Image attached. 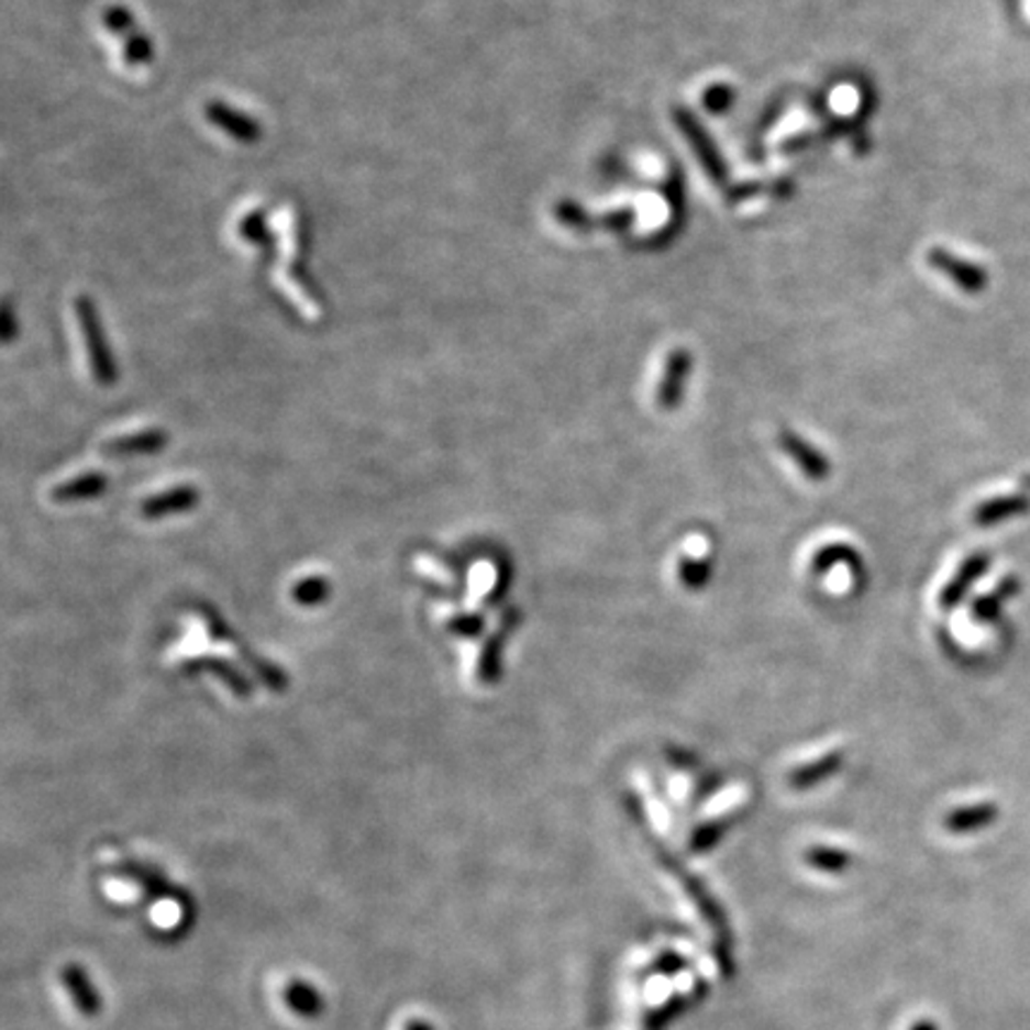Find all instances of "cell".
I'll return each instance as SVG.
<instances>
[{
  "mask_svg": "<svg viewBox=\"0 0 1030 1030\" xmlns=\"http://www.w3.org/2000/svg\"><path fill=\"white\" fill-rule=\"evenodd\" d=\"M778 446L780 451L789 456L801 475L809 479V483H826L830 477V461L826 458L823 451H818L813 444H809L804 436H799L793 430H780L778 432Z\"/></svg>",
  "mask_w": 1030,
  "mask_h": 1030,
  "instance_id": "6",
  "label": "cell"
},
{
  "mask_svg": "<svg viewBox=\"0 0 1030 1030\" xmlns=\"http://www.w3.org/2000/svg\"><path fill=\"white\" fill-rule=\"evenodd\" d=\"M838 563H862L856 556V552L852 546H846V544H828L823 549H818V552L813 554V561H811V571L816 575H821L826 571H830L832 566H838Z\"/></svg>",
  "mask_w": 1030,
  "mask_h": 1030,
  "instance_id": "23",
  "label": "cell"
},
{
  "mask_svg": "<svg viewBox=\"0 0 1030 1030\" xmlns=\"http://www.w3.org/2000/svg\"><path fill=\"white\" fill-rule=\"evenodd\" d=\"M1014 589H1016V583H1009V580L1001 583L995 595L983 597V599H978L976 603H973V611H971L973 618H976V620H995L999 616L1001 599H1007L1009 595H1014Z\"/></svg>",
  "mask_w": 1030,
  "mask_h": 1030,
  "instance_id": "26",
  "label": "cell"
},
{
  "mask_svg": "<svg viewBox=\"0 0 1030 1030\" xmlns=\"http://www.w3.org/2000/svg\"><path fill=\"white\" fill-rule=\"evenodd\" d=\"M997 818V809L993 804H976V807H964L948 813L944 818V828L950 832H971L990 826Z\"/></svg>",
  "mask_w": 1030,
  "mask_h": 1030,
  "instance_id": "18",
  "label": "cell"
},
{
  "mask_svg": "<svg viewBox=\"0 0 1030 1030\" xmlns=\"http://www.w3.org/2000/svg\"><path fill=\"white\" fill-rule=\"evenodd\" d=\"M185 671H187V673H201V671L213 673L215 677H220V680L232 689V693H234L236 697H242V699L251 697V693H253L251 683H248L246 677H244L242 673H239L234 666H230L228 661H220V658H199V661L187 663Z\"/></svg>",
  "mask_w": 1030,
  "mask_h": 1030,
  "instance_id": "15",
  "label": "cell"
},
{
  "mask_svg": "<svg viewBox=\"0 0 1030 1030\" xmlns=\"http://www.w3.org/2000/svg\"><path fill=\"white\" fill-rule=\"evenodd\" d=\"M115 871L120 873V876L130 878V881H134L136 885L144 887L146 895H151V897L175 899V901H179V905L185 907V909L191 907V899H189L185 893H181L179 887L169 885V883L163 878V873H158V871H153V868H148V866H141V864H134V862H126V864L118 866Z\"/></svg>",
  "mask_w": 1030,
  "mask_h": 1030,
  "instance_id": "11",
  "label": "cell"
},
{
  "mask_svg": "<svg viewBox=\"0 0 1030 1030\" xmlns=\"http://www.w3.org/2000/svg\"><path fill=\"white\" fill-rule=\"evenodd\" d=\"M196 503H199V491L193 487H175L141 503V516L148 520H158L165 516L189 511Z\"/></svg>",
  "mask_w": 1030,
  "mask_h": 1030,
  "instance_id": "13",
  "label": "cell"
},
{
  "mask_svg": "<svg viewBox=\"0 0 1030 1030\" xmlns=\"http://www.w3.org/2000/svg\"><path fill=\"white\" fill-rule=\"evenodd\" d=\"M693 375V354L687 348H675L663 365L661 383L656 389V406L661 411H677L683 403L687 379Z\"/></svg>",
  "mask_w": 1030,
  "mask_h": 1030,
  "instance_id": "5",
  "label": "cell"
},
{
  "mask_svg": "<svg viewBox=\"0 0 1030 1030\" xmlns=\"http://www.w3.org/2000/svg\"><path fill=\"white\" fill-rule=\"evenodd\" d=\"M239 234H242L244 242L258 246L261 251H267L265 246H273L275 239L270 234V228H267V218L263 210H253V213H246L239 222Z\"/></svg>",
  "mask_w": 1030,
  "mask_h": 1030,
  "instance_id": "20",
  "label": "cell"
},
{
  "mask_svg": "<svg viewBox=\"0 0 1030 1030\" xmlns=\"http://www.w3.org/2000/svg\"><path fill=\"white\" fill-rule=\"evenodd\" d=\"M448 630L458 632V634H477L479 630H483V618H479V616H458V618L451 620Z\"/></svg>",
  "mask_w": 1030,
  "mask_h": 1030,
  "instance_id": "30",
  "label": "cell"
},
{
  "mask_svg": "<svg viewBox=\"0 0 1030 1030\" xmlns=\"http://www.w3.org/2000/svg\"><path fill=\"white\" fill-rule=\"evenodd\" d=\"M3 320H5L3 339L10 344V342H12V336H15V320H12V308H10V303H5V308H3Z\"/></svg>",
  "mask_w": 1030,
  "mask_h": 1030,
  "instance_id": "31",
  "label": "cell"
},
{
  "mask_svg": "<svg viewBox=\"0 0 1030 1030\" xmlns=\"http://www.w3.org/2000/svg\"><path fill=\"white\" fill-rule=\"evenodd\" d=\"M809 862L816 866H832V868H842L846 864V854L842 852H832V850H813L809 854Z\"/></svg>",
  "mask_w": 1030,
  "mask_h": 1030,
  "instance_id": "29",
  "label": "cell"
},
{
  "mask_svg": "<svg viewBox=\"0 0 1030 1030\" xmlns=\"http://www.w3.org/2000/svg\"><path fill=\"white\" fill-rule=\"evenodd\" d=\"M735 98L738 93L730 87V84H713V87L704 91L701 103L709 112H713V115H723V112H728L732 103H735Z\"/></svg>",
  "mask_w": 1030,
  "mask_h": 1030,
  "instance_id": "25",
  "label": "cell"
},
{
  "mask_svg": "<svg viewBox=\"0 0 1030 1030\" xmlns=\"http://www.w3.org/2000/svg\"><path fill=\"white\" fill-rule=\"evenodd\" d=\"M75 318L79 324V332L84 339V346H87V356L91 373L96 377V383L101 387H112L118 383V363L110 354L106 330H103V320H101V310H98L96 301L91 296L81 294L75 299Z\"/></svg>",
  "mask_w": 1030,
  "mask_h": 1030,
  "instance_id": "1",
  "label": "cell"
},
{
  "mask_svg": "<svg viewBox=\"0 0 1030 1030\" xmlns=\"http://www.w3.org/2000/svg\"><path fill=\"white\" fill-rule=\"evenodd\" d=\"M513 618H518L516 613L511 616H506L503 618V625L499 628V632L494 634V638L485 644V652L483 656H479V663H477V675H479V680H483L485 685L494 683V680H499V656H501V644L506 640V634L508 630H511V623H513Z\"/></svg>",
  "mask_w": 1030,
  "mask_h": 1030,
  "instance_id": "19",
  "label": "cell"
},
{
  "mask_svg": "<svg viewBox=\"0 0 1030 1030\" xmlns=\"http://www.w3.org/2000/svg\"><path fill=\"white\" fill-rule=\"evenodd\" d=\"M677 577L685 589H701L704 585H709L711 580V563L707 558H693V556H683L680 563H677Z\"/></svg>",
  "mask_w": 1030,
  "mask_h": 1030,
  "instance_id": "22",
  "label": "cell"
},
{
  "mask_svg": "<svg viewBox=\"0 0 1030 1030\" xmlns=\"http://www.w3.org/2000/svg\"><path fill=\"white\" fill-rule=\"evenodd\" d=\"M928 263L940 270L942 275H948L952 281H956L964 291H981L985 285V273L978 265H971L962 258L952 256L950 251L944 248H930L928 251Z\"/></svg>",
  "mask_w": 1030,
  "mask_h": 1030,
  "instance_id": "8",
  "label": "cell"
},
{
  "mask_svg": "<svg viewBox=\"0 0 1030 1030\" xmlns=\"http://www.w3.org/2000/svg\"><path fill=\"white\" fill-rule=\"evenodd\" d=\"M842 766H844V752L830 750L821 756L807 761V764L797 766L795 771H789L787 783L793 789H811L816 785L826 783L828 778H832V775H835Z\"/></svg>",
  "mask_w": 1030,
  "mask_h": 1030,
  "instance_id": "9",
  "label": "cell"
},
{
  "mask_svg": "<svg viewBox=\"0 0 1030 1030\" xmlns=\"http://www.w3.org/2000/svg\"><path fill=\"white\" fill-rule=\"evenodd\" d=\"M987 566H990V556H987V554L981 552V554L968 556V558L962 563V566H959V571L954 573L952 580L942 587L940 599H938L940 609H944V611L954 609V606L966 597V591H968L973 585H976V580L987 571Z\"/></svg>",
  "mask_w": 1030,
  "mask_h": 1030,
  "instance_id": "7",
  "label": "cell"
},
{
  "mask_svg": "<svg viewBox=\"0 0 1030 1030\" xmlns=\"http://www.w3.org/2000/svg\"><path fill=\"white\" fill-rule=\"evenodd\" d=\"M1030 508V501L1026 497H1001V499H990L983 501L976 511H973V523L981 528H990L1001 523V520H1009L1026 513Z\"/></svg>",
  "mask_w": 1030,
  "mask_h": 1030,
  "instance_id": "14",
  "label": "cell"
},
{
  "mask_svg": "<svg viewBox=\"0 0 1030 1030\" xmlns=\"http://www.w3.org/2000/svg\"><path fill=\"white\" fill-rule=\"evenodd\" d=\"M103 26L106 30L112 34V36H122L126 38L130 34H134L139 26H136V18H134V12L130 8H124V5H108L103 10Z\"/></svg>",
  "mask_w": 1030,
  "mask_h": 1030,
  "instance_id": "24",
  "label": "cell"
},
{
  "mask_svg": "<svg viewBox=\"0 0 1030 1030\" xmlns=\"http://www.w3.org/2000/svg\"><path fill=\"white\" fill-rule=\"evenodd\" d=\"M673 120L677 124V130H680L683 136L687 139V144L693 146L695 155L699 158L701 167L707 169V175L711 177L713 185H726V181H728V165L723 163L721 153H718L711 136L704 132V126L695 118V112H689L687 108H673Z\"/></svg>",
  "mask_w": 1030,
  "mask_h": 1030,
  "instance_id": "2",
  "label": "cell"
},
{
  "mask_svg": "<svg viewBox=\"0 0 1030 1030\" xmlns=\"http://www.w3.org/2000/svg\"><path fill=\"white\" fill-rule=\"evenodd\" d=\"M203 118L236 144L253 146L263 139V126L256 118L224 101H208L203 106Z\"/></svg>",
  "mask_w": 1030,
  "mask_h": 1030,
  "instance_id": "3",
  "label": "cell"
},
{
  "mask_svg": "<svg viewBox=\"0 0 1030 1030\" xmlns=\"http://www.w3.org/2000/svg\"><path fill=\"white\" fill-rule=\"evenodd\" d=\"M554 215L561 224H566V228H573V230H580V232H587L591 224H595V218H589L587 210L573 201H561L554 208Z\"/></svg>",
  "mask_w": 1030,
  "mask_h": 1030,
  "instance_id": "27",
  "label": "cell"
},
{
  "mask_svg": "<svg viewBox=\"0 0 1030 1030\" xmlns=\"http://www.w3.org/2000/svg\"><path fill=\"white\" fill-rule=\"evenodd\" d=\"M169 442L165 430H141L134 434L118 436L103 444V454L108 456H141V454H158Z\"/></svg>",
  "mask_w": 1030,
  "mask_h": 1030,
  "instance_id": "12",
  "label": "cell"
},
{
  "mask_svg": "<svg viewBox=\"0 0 1030 1030\" xmlns=\"http://www.w3.org/2000/svg\"><path fill=\"white\" fill-rule=\"evenodd\" d=\"M285 1001L296 1016H301V1019H318L324 1007L320 993L306 981H291L285 987Z\"/></svg>",
  "mask_w": 1030,
  "mask_h": 1030,
  "instance_id": "17",
  "label": "cell"
},
{
  "mask_svg": "<svg viewBox=\"0 0 1030 1030\" xmlns=\"http://www.w3.org/2000/svg\"><path fill=\"white\" fill-rule=\"evenodd\" d=\"M108 487V477L103 473H87L81 477L69 479V483L55 487L53 489V499L58 503H69V501H87L96 499L98 494H103Z\"/></svg>",
  "mask_w": 1030,
  "mask_h": 1030,
  "instance_id": "16",
  "label": "cell"
},
{
  "mask_svg": "<svg viewBox=\"0 0 1030 1030\" xmlns=\"http://www.w3.org/2000/svg\"><path fill=\"white\" fill-rule=\"evenodd\" d=\"M201 616H203V620H206V628H208L210 638L218 640V642L232 644V646L236 649V654L242 656V658L248 663V666L261 675V680H263L265 685H270V689H275V693H281V689H285V685H287L285 673L277 671V668L273 666V663H267V661H263L261 656L253 654V652H251V646H246L242 640H239L236 634H234L228 625L222 623L220 616H218L213 609H203Z\"/></svg>",
  "mask_w": 1030,
  "mask_h": 1030,
  "instance_id": "4",
  "label": "cell"
},
{
  "mask_svg": "<svg viewBox=\"0 0 1030 1030\" xmlns=\"http://www.w3.org/2000/svg\"><path fill=\"white\" fill-rule=\"evenodd\" d=\"M63 985L67 987V993H69V997H73L75 1007L81 1011V1016L93 1019V1016L101 1014V1009H103L101 995H98V990L93 987V983L89 981V973L84 971V966L67 964L63 968Z\"/></svg>",
  "mask_w": 1030,
  "mask_h": 1030,
  "instance_id": "10",
  "label": "cell"
},
{
  "mask_svg": "<svg viewBox=\"0 0 1030 1030\" xmlns=\"http://www.w3.org/2000/svg\"><path fill=\"white\" fill-rule=\"evenodd\" d=\"M328 589H330V585L324 583L322 577H308V580H303V583H299L294 587V599L299 603L313 606V603H320L324 597H328Z\"/></svg>",
  "mask_w": 1030,
  "mask_h": 1030,
  "instance_id": "28",
  "label": "cell"
},
{
  "mask_svg": "<svg viewBox=\"0 0 1030 1030\" xmlns=\"http://www.w3.org/2000/svg\"><path fill=\"white\" fill-rule=\"evenodd\" d=\"M122 58H124V65H130V67L151 65L153 58H155V44H153V38H151L146 32L136 30L134 34H130V36L124 38Z\"/></svg>",
  "mask_w": 1030,
  "mask_h": 1030,
  "instance_id": "21",
  "label": "cell"
},
{
  "mask_svg": "<svg viewBox=\"0 0 1030 1030\" xmlns=\"http://www.w3.org/2000/svg\"><path fill=\"white\" fill-rule=\"evenodd\" d=\"M406 1030H434V1028H432L428 1021L416 1019V1021H408V1023H406Z\"/></svg>",
  "mask_w": 1030,
  "mask_h": 1030,
  "instance_id": "32",
  "label": "cell"
}]
</instances>
